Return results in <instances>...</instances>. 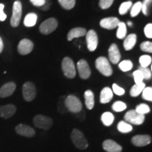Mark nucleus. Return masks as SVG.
Here are the masks:
<instances>
[{
	"label": "nucleus",
	"instance_id": "aec40b11",
	"mask_svg": "<svg viewBox=\"0 0 152 152\" xmlns=\"http://www.w3.org/2000/svg\"><path fill=\"white\" fill-rule=\"evenodd\" d=\"M87 30L83 28H75L68 32L67 39L68 41L73 40L75 38H78L86 35Z\"/></svg>",
	"mask_w": 152,
	"mask_h": 152
},
{
	"label": "nucleus",
	"instance_id": "423d86ee",
	"mask_svg": "<svg viewBox=\"0 0 152 152\" xmlns=\"http://www.w3.org/2000/svg\"><path fill=\"white\" fill-rule=\"evenodd\" d=\"M124 119L125 122L131 124L140 125L145 121V115L138 113L135 110H130L125 114Z\"/></svg>",
	"mask_w": 152,
	"mask_h": 152
},
{
	"label": "nucleus",
	"instance_id": "ea45409f",
	"mask_svg": "<svg viewBox=\"0 0 152 152\" xmlns=\"http://www.w3.org/2000/svg\"><path fill=\"white\" fill-rule=\"evenodd\" d=\"M112 89H113L112 92L115 93V94L118 95V96H123V95L124 94L125 92L124 89L122 88V87H121L120 86H118V85L117 84H115V83L113 84V86H112Z\"/></svg>",
	"mask_w": 152,
	"mask_h": 152
},
{
	"label": "nucleus",
	"instance_id": "0eeeda50",
	"mask_svg": "<svg viewBox=\"0 0 152 152\" xmlns=\"http://www.w3.org/2000/svg\"><path fill=\"white\" fill-rule=\"evenodd\" d=\"M22 16V4L20 1H16L13 5L12 16L11 18V25L12 27L16 28L20 24Z\"/></svg>",
	"mask_w": 152,
	"mask_h": 152
},
{
	"label": "nucleus",
	"instance_id": "79ce46f5",
	"mask_svg": "<svg viewBox=\"0 0 152 152\" xmlns=\"http://www.w3.org/2000/svg\"><path fill=\"white\" fill-rule=\"evenodd\" d=\"M113 1L114 0H100L99 7L102 9H109L113 3Z\"/></svg>",
	"mask_w": 152,
	"mask_h": 152
},
{
	"label": "nucleus",
	"instance_id": "09e8293b",
	"mask_svg": "<svg viewBox=\"0 0 152 152\" xmlns=\"http://www.w3.org/2000/svg\"><path fill=\"white\" fill-rule=\"evenodd\" d=\"M128 25L129 26H130V27H131V26H132V23L130 22V21H128Z\"/></svg>",
	"mask_w": 152,
	"mask_h": 152
},
{
	"label": "nucleus",
	"instance_id": "c756f323",
	"mask_svg": "<svg viewBox=\"0 0 152 152\" xmlns=\"http://www.w3.org/2000/svg\"><path fill=\"white\" fill-rule=\"evenodd\" d=\"M151 57L149 55H143L140 57L139 62H140V67L147 68L148 66L151 64Z\"/></svg>",
	"mask_w": 152,
	"mask_h": 152
},
{
	"label": "nucleus",
	"instance_id": "de8ad7c7",
	"mask_svg": "<svg viewBox=\"0 0 152 152\" xmlns=\"http://www.w3.org/2000/svg\"><path fill=\"white\" fill-rule=\"evenodd\" d=\"M4 49V43H3V40L1 39V37H0V54L2 52Z\"/></svg>",
	"mask_w": 152,
	"mask_h": 152
},
{
	"label": "nucleus",
	"instance_id": "6ab92c4d",
	"mask_svg": "<svg viewBox=\"0 0 152 152\" xmlns=\"http://www.w3.org/2000/svg\"><path fill=\"white\" fill-rule=\"evenodd\" d=\"M16 111V107L14 104H7L0 106V117L9 118L14 115Z\"/></svg>",
	"mask_w": 152,
	"mask_h": 152
},
{
	"label": "nucleus",
	"instance_id": "e433bc0d",
	"mask_svg": "<svg viewBox=\"0 0 152 152\" xmlns=\"http://www.w3.org/2000/svg\"><path fill=\"white\" fill-rule=\"evenodd\" d=\"M133 77H134V80L135 84H140V83H143L144 80V76L143 74L142 73V72L140 70H136L133 72L132 73Z\"/></svg>",
	"mask_w": 152,
	"mask_h": 152
},
{
	"label": "nucleus",
	"instance_id": "a211bd4d",
	"mask_svg": "<svg viewBox=\"0 0 152 152\" xmlns=\"http://www.w3.org/2000/svg\"><path fill=\"white\" fill-rule=\"evenodd\" d=\"M109 56L110 61L113 64H117L121 58V54L118 47L115 44H112L109 49Z\"/></svg>",
	"mask_w": 152,
	"mask_h": 152
},
{
	"label": "nucleus",
	"instance_id": "393cba45",
	"mask_svg": "<svg viewBox=\"0 0 152 152\" xmlns=\"http://www.w3.org/2000/svg\"><path fill=\"white\" fill-rule=\"evenodd\" d=\"M146 87V85L144 83H141L140 84H135L130 89V94L132 97H137L142 92L144 89Z\"/></svg>",
	"mask_w": 152,
	"mask_h": 152
},
{
	"label": "nucleus",
	"instance_id": "dca6fc26",
	"mask_svg": "<svg viewBox=\"0 0 152 152\" xmlns=\"http://www.w3.org/2000/svg\"><path fill=\"white\" fill-rule=\"evenodd\" d=\"M121 22L116 17H109L101 20L100 26L107 30H113L118 27V25Z\"/></svg>",
	"mask_w": 152,
	"mask_h": 152
},
{
	"label": "nucleus",
	"instance_id": "4468645a",
	"mask_svg": "<svg viewBox=\"0 0 152 152\" xmlns=\"http://www.w3.org/2000/svg\"><path fill=\"white\" fill-rule=\"evenodd\" d=\"M34 45L33 42L28 39H23L18 45V52L21 55H27L33 51Z\"/></svg>",
	"mask_w": 152,
	"mask_h": 152
},
{
	"label": "nucleus",
	"instance_id": "2f4dec72",
	"mask_svg": "<svg viewBox=\"0 0 152 152\" xmlns=\"http://www.w3.org/2000/svg\"><path fill=\"white\" fill-rule=\"evenodd\" d=\"M127 109L126 104L121 101H118V102H114L112 105V109L115 112H121L125 111Z\"/></svg>",
	"mask_w": 152,
	"mask_h": 152
},
{
	"label": "nucleus",
	"instance_id": "f03ea898",
	"mask_svg": "<svg viewBox=\"0 0 152 152\" xmlns=\"http://www.w3.org/2000/svg\"><path fill=\"white\" fill-rule=\"evenodd\" d=\"M95 66L96 69L106 77H109L113 74V70L110 65L109 61L106 57L100 56L96 58L95 61Z\"/></svg>",
	"mask_w": 152,
	"mask_h": 152
},
{
	"label": "nucleus",
	"instance_id": "cd10ccee",
	"mask_svg": "<svg viewBox=\"0 0 152 152\" xmlns=\"http://www.w3.org/2000/svg\"><path fill=\"white\" fill-rule=\"evenodd\" d=\"M127 34V27L126 24L124 22H120L118 25V30L116 36L118 39H122L126 37Z\"/></svg>",
	"mask_w": 152,
	"mask_h": 152
},
{
	"label": "nucleus",
	"instance_id": "bb28decb",
	"mask_svg": "<svg viewBox=\"0 0 152 152\" xmlns=\"http://www.w3.org/2000/svg\"><path fill=\"white\" fill-rule=\"evenodd\" d=\"M118 130L121 133H128L132 130V126L125 121H121L118 123L117 125Z\"/></svg>",
	"mask_w": 152,
	"mask_h": 152
},
{
	"label": "nucleus",
	"instance_id": "20e7f679",
	"mask_svg": "<svg viewBox=\"0 0 152 152\" xmlns=\"http://www.w3.org/2000/svg\"><path fill=\"white\" fill-rule=\"evenodd\" d=\"M62 71L64 75L69 79H73L76 75L75 66L73 61L69 57H65L61 63Z\"/></svg>",
	"mask_w": 152,
	"mask_h": 152
},
{
	"label": "nucleus",
	"instance_id": "a878e982",
	"mask_svg": "<svg viewBox=\"0 0 152 152\" xmlns=\"http://www.w3.org/2000/svg\"><path fill=\"white\" fill-rule=\"evenodd\" d=\"M101 120L105 126H111L114 121V115L111 112H104L102 115Z\"/></svg>",
	"mask_w": 152,
	"mask_h": 152
},
{
	"label": "nucleus",
	"instance_id": "a18cd8bd",
	"mask_svg": "<svg viewBox=\"0 0 152 152\" xmlns=\"http://www.w3.org/2000/svg\"><path fill=\"white\" fill-rule=\"evenodd\" d=\"M30 2L35 7H42L45 4L46 0H30Z\"/></svg>",
	"mask_w": 152,
	"mask_h": 152
},
{
	"label": "nucleus",
	"instance_id": "4c0bfd02",
	"mask_svg": "<svg viewBox=\"0 0 152 152\" xmlns=\"http://www.w3.org/2000/svg\"><path fill=\"white\" fill-rule=\"evenodd\" d=\"M140 49L142 52L151 53L152 52V42H151L146 41L141 43L140 45Z\"/></svg>",
	"mask_w": 152,
	"mask_h": 152
},
{
	"label": "nucleus",
	"instance_id": "473e14b6",
	"mask_svg": "<svg viewBox=\"0 0 152 152\" xmlns=\"http://www.w3.org/2000/svg\"><path fill=\"white\" fill-rule=\"evenodd\" d=\"M132 3L130 1H125V2L122 3L119 7V14L121 15H125L127 14L129 9L132 7Z\"/></svg>",
	"mask_w": 152,
	"mask_h": 152
},
{
	"label": "nucleus",
	"instance_id": "2eb2a0df",
	"mask_svg": "<svg viewBox=\"0 0 152 152\" xmlns=\"http://www.w3.org/2000/svg\"><path fill=\"white\" fill-rule=\"evenodd\" d=\"M102 147L106 152H121L123 150L122 146L110 139L104 140L102 143Z\"/></svg>",
	"mask_w": 152,
	"mask_h": 152
},
{
	"label": "nucleus",
	"instance_id": "a19ab883",
	"mask_svg": "<svg viewBox=\"0 0 152 152\" xmlns=\"http://www.w3.org/2000/svg\"><path fill=\"white\" fill-rule=\"evenodd\" d=\"M139 70L142 72V73L143 74L144 79L145 80H150L151 78V71H150L148 68H142L140 67L139 68Z\"/></svg>",
	"mask_w": 152,
	"mask_h": 152
},
{
	"label": "nucleus",
	"instance_id": "c9c22d12",
	"mask_svg": "<svg viewBox=\"0 0 152 152\" xmlns=\"http://www.w3.org/2000/svg\"><path fill=\"white\" fill-rule=\"evenodd\" d=\"M142 98L144 99L151 102L152 101V87H145L142 91Z\"/></svg>",
	"mask_w": 152,
	"mask_h": 152
},
{
	"label": "nucleus",
	"instance_id": "72a5a7b5",
	"mask_svg": "<svg viewBox=\"0 0 152 152\" xmlns=\"http://www.w3.org/2000/svg\"><path fill=\"white\" fill-rule=\"evenodd\" d=\"M142 11V2L137 1L132 6V9L130 10V16L132 17H135L140 14Z\"/></svg>",
	"mask_w": 152,
	"mask_h": 152
},
{
	"label": "nucleus",
	"instance_id": "7ed1b4c3",
	"mask_svg": "<svg viewBox=\"0 0 152 152\" xmlns=\"http://www.w3.org/2000/svg\"><path fill=\"white\" fill-rule=\"evenodd\" d=\"M65 106L68 111L73 113H77L83 109L80 100L74 95H69L64 101Z\"/></svg>",
	"mask_w": 152,
	"mask_h": 152
},
{
	"label": "nucleus",
	"instance_id": "b1692460",
	"mask_svg": "<svg viewBox=\"0 0 152 152\" xmlns=\"http://www.w3.org/2000/svg\"><path fill=\"white\" fill-rule=\"evenodd\" d=\"M37 15L35 13H29L25 17L23 23L26 27H33L37 23Z\"/></svg>",
	"mask_w": 152,
	"mask_h": 152
},
{
	"label": "nucleus",
	"instance_id": "6e6552de",
	"mask_svg": "<svg viewBox=\"0 0 152 152\" xmlns=\"http://www.w3.org/2000/svg\"><path fill=\"white\" fill-rule=\"evenodd\" d=\"M58 27V21L56 18H50L45 20L39 26V31L44 35L52 33Z\"/></svg>",
	"mask_w": 152,
	"mask_h": 152
},
{
	"label": "nucleus",
	"instance_id": "5701e85b",
	"mask_svg": "<svg viewBox=\"0 0 152 152\" xmlns=\"http://www.w3.org/2000/svg\"><path fill=\"white\" fill-rule=\"evenodd\" d=\"M85 105L87 109L92 110L94 106V94L92 91L88 90L85 91Z\"/></svg>",
	"mask_w": 152,
	"mask_h": 152
},
{
	"label": "nucleus",
	"instance_id": "412c9836",
	"mask_svg": "<svg viewBox=\"0 0 152 152\" xmlns=\"http://www.w3.org/2000/svg\"><path fill=\"white\" fill-rule=\"evenodd\" d=\"M113 93L110 87H106L102 89L100 93V102L102 104H107L113 99Z\"/></svg>",
	"mask_w": 152,
	"mask_h": 152
},
{
	"label": "nucleus",
	"instance_id": "c03bdc74",
	"mask_svg": "<svg viewBox=\"0 0 152 152\" xmlns=\"http://www.w3.org/2000/svg\"><path fill=\"white\" fill-rule=\"evenodd\" d=\"M4 5L3 4H0V21L1 22L4 21L7 18V14L4 11Z\"/></svg>",
	"mask_w": 152,
	"mask_h": 152
},
{
	"label": "nucleus",
	"instance_id": "ddd939ff",
	"mask_svg": "<svg viewBox=\"0 0 152 152\" xmlns=\"http://www.w3.org/2000/svg\"><path fill=\"white\" fill-rule=\"evenodd\" d=\"M16 133L19 135L31 138L35 135V131L33 128L25 124H19L15 128Z\"/></svg>",
	"mask_w": 152,
	"mask_h": 152
},
{
	"label": "nucleus",
	"instance_id": "f3484780",
	"mask_svg": "<svg viewBox=\"0 0 152 152\" xmlns=\"http://www.w3.org/2000/svg\"><path fill=\"white\" fill-rule=\"evenodd\" d=\"M16 85L14 82H9L3 85L0 88V97L6 98L10 96L14 92Z\"/></svg>",
	"mask_w": 152,
	"mask_h": 152
},
{
	"label": "nucleus",
	"instance_id": "f704fd0d",
	"mask_svg": "<svg viewBox=\"0 0 152 152\" xmlns=\"http://www.w3.org/2000/svg\"><path fill=\"white\" fill-rule=\"evenodd\" d=\"M136 112L142 115H145L150 112L149 106L146 104H140L136 106Z\"/></svg>",
	"mask_w": 152,
	"mask_h": 152
},
{
	"label": "nucleus",
	"instance_id": "58836bf2",
	"mask_svg": "<svg viewBox=\"0 0 152 152\" xmlns=\"http://www.w3.org/2000/svg\"><path fill=\"white\" fill-rule=\"evenodd\" d=\"M151 1L152 0H144L143 3H142V11L145 16L149 14V9L151 5Z\"/></svg>",
	"mask_w": 152,
	"mask_h": 152
},
{
	"label": "nucleus",
	"instance_id": "c85d7f7f",
	"mask_svg": "<svg viewBox=\"0 0 152 152\" xmlns=\"http://www.w3.org/2000/svg\"><path fill=\"white\" fill-rule=\"evenodd\" d=\"M118 67L123 72H127L133 68V64L130 60H124L120 63Z\"/></svg>",
	"mask_w": 152,
	"mask_h": 152
},
{
	"label": "nucleus",
	"instance_id": "7c9ffc66",
	"mask_svg": "<svg viewBox=\"0 0 152 152\" xmlns=\"http://www.w3.org/2000/svg\"><path fill=\"white\" fill-rule=\"evenodd\" d=\"M58 1L63 8L67 10L72 9L75 5V0H58Z\"/></svg>",
	"mask_w": 152,
	"mask_h": 152
},
{
	"label": "nucleus",
	"instance_id": "49530a36",
	"mask_svg": "<svg viewBox=\"0 0 152 152\" xmlns=\"http://www.w3.org/2000/svg\"><path fill=\"white\" fill-rule=\"evenodd\" d=\"M76 114H77V118L80 120V121H84L85 118V113L83 109H82L81 111L79 112V113H77Z\"/></svg>",
	"mask_w": 152,
	"mask_h": 152
},
{
	"label": "nucleus",
	"instance_id": "9d476101",
	"mask_svg": "<svg viewBox=\"0 0 152 152\" xmlns=\"http://www.w3.org/2000/svg\"><path fill=\"white\" fill-rule=\"evenodd\" d=\"M86 41L87 49L90 52L96 50L98 46V36L96 32L93 30H90L86 33Z\"/></svg>",
	"mask_w": 152,
	"mask_h": 152
},
{
	"label": "nucleus",
	"instance_id": "f8f14e48",
	"mask_svg": "<svg viewBox=\"0 0 152 152\" xmlns=\"http://www.w3.org/2000/svg\"><path fill=\"white\" fill-rule=\"evenodd\" d=\"M131 142L135 147H145L151 144V137L149 134H137L132 137Z\"/></svg>",
	"mask_w": 152,
	"mask_h": 152
},
{
	"label": "nucleus",
	"instance_id": "9b49d317",
	"mask_svg": "<svg viewBox=\"0 0 152 152\" xmlns=\"http://www.w3.org/2000/svg\"><path fill=\"white\" fill-rule=\"evenodd\" d=\"M77 68L80 78L87 80L91 75V70L87 62L85 59H80L77 64Z\"/></svg>",
	"mask_w": 152,
	"mask_h": 152
},
{
	"label": "nucleus",
	"instance_id": "4be33fe9",
	"mask_svg": "<svg viewBox=\"0 0 152 152\" xmlns=\"http://www.w3.org/2000/svg\"><path fill=\"white\" fill-rule=\"evenodd\" d=\"M137 42V35L135 34H130L125 37L123 42V47L126 51H130L133 49Z\"/></svg>",
	"mask_w": 152,
	"mask_h": 152
},
{
	"label": "nucleus",
	"instance_id": "1a4fd4ad",
	"mask_svg": "<svg viewBox=\"0 0 152 152\" xmlns=\"http://www.w3.org/2000/svg\"><path fill=\"white\" fill-rule=\"evenodd\" d=\"M23 96L26 102H32L35 98L37 91L35 85L32 82H26L23 85Z\"/></svg>",
	"mask_w": 152,
	"mask_h": 152
},
{
	"label": "nucleus",
	"instance_id": "f257e3e1",
	"mask_svg": "<svg viewBox=\"0 0 152 152\" xmlns=\"http://www.w3.org/2000/svg\"><path fill=\"white\" fill-rule=\"evenodd\" d=\"M72 142L77 149L84 150L88 147V142L84 134L78 129L74 128L71 134Z\"/></svg>",
	"mask_w": 152,
	"mask_h": 152
},
{
	"label": "nucleus",
	"instance_id": "39448f33",
	"mask_svg": "<svg viewBox=\"0 0 152 152\" xmlns=\"http://www.w3.org/2000/svg\"><path fill=\"white\" fill-rule=\"evenodd\" d=\"M33 123L36 128L48 130L52 128L53 121L51 118L39 114V115H37L34 117Z\"/></svg>",
	"mask_w": 152,
	"mask_h": 152
},
{
	"label": "nucleus",
	"instance_id": "37998d69",
	"mask_svg": "<svg viewBox=\"0 0 152 152\" xmlns=\"http://www.w3.org/2000/svg\"><path fill=\"white\" fill-rule=\"evenodd\" d=\"M144 35H146V37L149 39L152 38V24L151 23H148L147 26L144 27Z\"/></svg>",
	"mask_w": 152,
	"mask_h": 152
}]
</instances>
